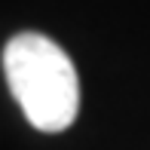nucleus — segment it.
I'll list each match as a JSON object with an SVG mask.
<instances>
[{"instance_id": "f257e3e1", "label": "nucleus", "mask_w": 150, "mask_h": 150, "mask_svg": "<svg viewBox=\"0 0 150 150\" xmlns=\"http://www.w3.org/2000/svg\"><path fill=\"white\" fill-rule=\"evenodd\" d=\"M3 71L12 98L37 132H64L80 113L77 67L55 40L25 31L6 43Z\"/></svg>"}]
</instances>
